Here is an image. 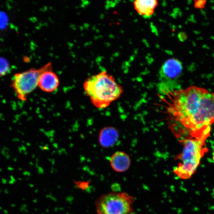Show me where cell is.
I'll return each instance as SVG.
<instances>
[{
    "mask_svg": "<svg viewBox=\"0 0 214 214\" xmlns=\"http://www.w3.org/2000/svg\"><path fill=\"white\" fill-rule=\"evenodd\" d=\"M111 167L115 171L122 173L130 167L131 160L126 153L122 152H117L113 154L110 160Z\"/></svg>",
    "mask_w": 214,
    "mask_h": 214,
    "instance_id": "obj_8",
    "label": "cell"
},
{
    "mask_svg": "<svg viewBox=\"0 0 214 214\" xmlns=\"http://www.w3.org/2000/svg\"><path fill=\"white\" fill-rule=\"evenodd\" d=\"M166 95V111L176 134L180 131L186 138L205 141L214 122V93L191 86Z\"/></svg>",
    "mask_w": 214,
    "mask_h": 214,
    "instance_id": "obj_1",
    "label": "cell"
},
{
    "mask_svg": "<svg viewBox=\"0 0 214 214\" xmlns=\"http://www.w3.org/2000/svg\"><path fill=\"white\" fill-rule=\"evenodd\" d=\"M133 4L138 14L144 17H149L153 15L158 2L156 0H137Z\"/></svg>",
    "mask_w": 214,
    "mask_h": 214,
    "instance_id": "obj_9",
    "label": "cell"
},
{
    "mask_svg": "<svg viewBox=\"0 0 214 214\" xmlns=\"http://www.w3.org/2000/svg\"><path fill=\"white\" fill-rule=\"evenodd\" d=\"M182 70V63L174 58L167 60L163 65L159 73L160 84L165 95L176 91L174 85L179 78Z\"/></svg>",
    "mask_w": 214,
    "mask_h": 214,
    "instance_id": "obj_6",
    "label": "cell"
},
{
    "mask_svg": "<svg viewBox=\"0 0 214 214\" xmlns=\"http://www.w3.org/2000/svg\"><path fill=\"white\" fill-rule=\"evenodd\" d=\"M83 88L93 105L99 109L108 107L123 92L122 87L106 71L89 77L84 82Z\"/></svg>",
    "mask_w": 214,
    "mask_h": 214,
    "instance_id": "obj_2",
    "label": "cell"
},
{
    "mask_svg": "<svg viewBox=\"0 0 214 214\" xmlns=\"http://www.w3.org/2000/svg\"><path fill=\"white\" fill-rule=\"evenodd\" d=\"M134 200L126 192H112L96 201L97 214H131Z\"/></svg>",
    "mask_w": 214,
    "mask_h": 214,
    "instance_id": "obj_4",
    "label": "cell"
},
{
    "mask_svg": "<svg viewBox=\"0 0 214 214\" xmlns=\"http://www.w3.org/2000/svg\"><path fill=\"white\" fill-rule=\"evenodd\" d=\"M181 142L183 148L177 157L179 162L173 172L180 178L186 180L195 173L206 149L204 148V140L188 138L181 140Z\"/></svg>",
    "mask_w": 214,
    "mask_h": 214,
    "instance_id": "obj_3",
    "label": "cell"
},
{
    "mask_svg": "<svg viewBox=\"0 0 214 214\" xmlns=\"http://www.w3.org/2000/svg\"><path fill=\"white\" fill-rule=\"evenodd\" d=\"M59 84L57 75L51 69L43 72L39 79L38 86L44 92H53L57 89Z\"/></svg>",
    "mask_w": 214,
    "mask_h": 214,
    "instance_id": "obj_7",
    "label": "cell"
},
{
    "mask_svg": "<svg viewBox=\"0 0 214 214\" xmlns=\"http://www.w3.org/2000/svg\"><path fill=\"white\" fill-rule=\"evenodd\" d=\"M207 1L203 0H198L194 1V6L197 9H201L205 7Z\"/></svg>",
    "mask_w": 214,
    "mask_h": 214,
    "instance_id": "obj_12",
    "label": "cell"
},
{
    "mask_svg": "<svg viewBox=\"0 0 214 214\" xmlns=\"http://www.w3.org/2000/svg\"><path fill=\"white\" fill-rule=\"evenodd\" d=\"M119 137L118 130L114 128H104L99 133V143L103 147H110L115 145L118 141Z\"/></svg>",
    "mask_w": 214,
    "mask_h": 214,
    "instance_id": "obj_10",
    "label": "cell"
},
{
    "mask_svg": "<svg viewBox=\"0 0 214 214\" xmlns=\"http://www.w3.org/2000/svg\"><path fill=\"white\" fill-rule=\"evenodd\" d=\"M9 62L5 58L0 57V77L6 75L10 70Z\"/></svg>",
    "mask_w": 214,
    "mask_h": 214,
    "instance_id": "obj_11",
    "label": "cell"
},
{
    "mask_svg": "<svg viewBox=\"0 0 214 214\" xmlns=\"http://www.w3.org/2000/svg\"><path fill=\"white\" fill-rule=\"evenodd\" d=\"M52 69V64L48 63L41 68H33L20 73H16L11 81V87L17 99L22 101L27 99V96L38 86L41 74L48 70Z\"/></svg>",
    "mask_w": 214,
    "mask_h": 214,
    "instance_id": "obj_5",
    "label": "cell"
}]
</instances>
